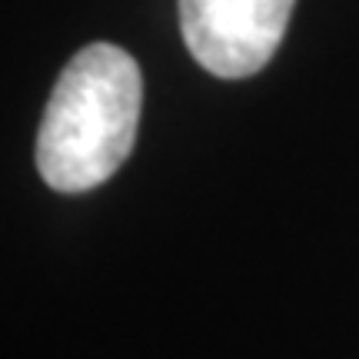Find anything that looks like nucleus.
<instances>
[{
    "instance_id": "1",
    "label": "nucleus",
    "mask_w": 359,
    "mask_h": 359,
    "mask_svg": "<svg viewBox=\"0 0 359 359\" xmlns=\"http://www.w3.org/2000/svg\"><path fill=\"white\" fill-rule=\"evenodd\" d=\"M143 103L137 60L116 43H90L64 67L37 130V170L50 190L87 193L123 167Z\"/></svg>"
},
{
    "instance_id": "2",
    "label": "nucleus",
    "mask_w": 359,
    "mask_h": 359,
    "mask_svg": "<svg viewBox=\"0 0 359 359\" xmlns=\"http://www.w3.org/2000/svg\"><path fill=\"white\" fill-rule=\"evenodd\" d=\"M296 0H180V34L213 77H253L273 60Z\"/></svg>"
}]
</instances>
